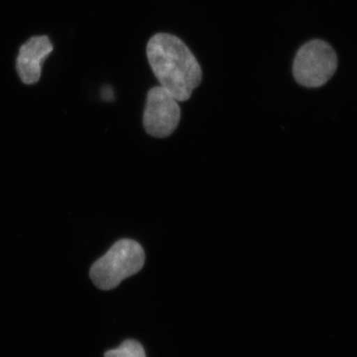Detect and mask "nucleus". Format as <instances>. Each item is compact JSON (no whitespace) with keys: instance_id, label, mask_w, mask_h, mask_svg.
Wrapping results in <instances>:
<instances>
[{"instance_id":"20e7f679","label":"nucleus","mask_w":357,"mask_h":357,"mask_svg":"<svg viewBox=\"0 0 357 357\" xmlns=\"http://www.w3.org/2000/svg\"><path fill=\"white\" fill-rule=\"evenodd\" d=\"M181 119L178 100L163 86H154L148 91L143 124L149 135L166 138L177 129Z\"/></svg>"},{"instance_id":"0eeeda50","label":"nucleus","mask_w":357,"mask_h":357,"mask_svg":"<svg viewBox=\"0 0 357 357\" xmlns=\"http://www.w3.org/2000/svg\"><path fill=\"white\" fill-rule=\"evenodd\" d=\"M102 98L103 100H107V102L114 100V91L110 86H105L102 89Z\"/></svg>"},{"instance_id":"423d86ee","label":"nucleus","mask_w":357,"mask_h":357,"mask_svg":"<svg viewBox=\"0 0 357 357\" xmlns=\"http://www.w3.org/2000/svg\"><path fill=\"white\" fill-rule=\"evenodd\" d=\"M105 357H146V354L139 342L126 340L117 349L105 352Z\"/></svg>"},{"instance_id":"7ed1b4c3","label":"nucleus","mask_w":357,"mask_h":357,"mask_svg":"<svg viewBox=\"0 0 357 357\" xmlns=\"http://www.w3.org/2000/svg\"><path fill=\"white\" fill-rule=\"evenodd\" d=\"M337 69V56L332 46L323 40H312L303 45L293 62V76L305 88H321Z\"/></svg>"},{"instance_id":"f03ea898","label":"nucleus","mask_w":357,"mask_h":357,"mask_svg":"<svg viewBox=\"0 0 357 357\" xmlns=\"http://www.w3.org/2000/svg\"><path fill=\"white\" fill-rule=\"evenodd\" d=\"M144 263L142 246L132 239H121L93 263L89 277L98 289L112 290L124 279L138 273Z\"/></svg>"},{"instance_id":"39448f33","label":"nucleus","mask_w":357,"mask_h":357,"mask_svg":"<svg viewBox=\"0 0 357 357\" xmlns=\"http://www.w3.org/2000/svg\"><path fill=\"white\" fill-rule=\"evenodd\" d=\"M53 51L48 36H35L20 47L16 70L25 84H36L41 77L42 65Z\"/></svg>"},{"instance_id":"f257e3e1","label":"nucleus","mask_w":357,"mask_h":357,"mask_svg":"<svg viewBox=\"0 0 357 357\" xmlns=\"http://www.w3.org/2000/svg\"><path fill=\"white\" fill-rule=\"evenodd\" d=\"M146 53L160 86L178 102L189 100L203 79L201 66L189 47L175 35L158 33L148 42Z\"/></svg>"}]
</instances>
